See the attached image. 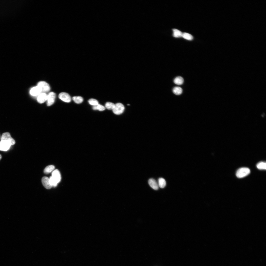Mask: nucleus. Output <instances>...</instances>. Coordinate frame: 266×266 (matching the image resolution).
<instances>
[{
	"mask_svg": "<svg viewBox=\"0 0 266 266\" xmlns=\"http://www.w3.org/2000/svg\"><path fill=\"white\" fill-rule=\"evenodd\" d=\"M257 166L260 170H266V163L264 162H260L257 164Z\"/></svg>",
	"mask_w": 266,
	"mask_h": 266,
	"instance_id": "obj_20",
	"label": "nucleus"
},
{
	"mask_svg": "<svg viewBox=\"0 0 266 266\" xmlns=\"http://www.w3.org/2000/svg\"><path fill=\"white\" fill-rule=\"evenodd\" d=\"M93 109L94 110H98L100 111H102L105 110L106 108L105 107L99 104L95 106H93Z\"/></svg>",
	"mask_w": 266,
	"mask_h": 266,
	"instance_id": "obj_18",
	"label": "nucleus"
},
{
	"mask_svg": "<svg viewBox=\"0 0 266 266\" xmlns=\"http://www.w3.org/2000/svg\"><path fill=\"white\" fill-rule=\"evenodd\" d=\"M58 97L61 100L66 103H70L71 100L70 95L66 92L61 93L59 94Z\"/></svg>",
	"mask_w": 266,
	"mask_h": 266,
	"instance_id": "obj_6",
	"label": "nucleus"
},
{
	"mask_svg": "<svg viewBox=\"0 0 266 266\" xmlns=\"http://www.w3.org/2000/svg\"><path fill=\"white\" fill-rule=\"evenodd\" d=\"M183 90L182 89L179 87H174L173 89V92L176 95H180L182 94V92Z\"/></svg>",
	"mask_w": 266,
	"mask_h": 266,
	"instance_id": "obj_19",
	"label": "nucleus"
},
{
	"mask_svg": "<svg viewBox=\"0 0 266 266\" xmlns=\"http://www.w3.org/2000/svg\"><path fill=\"white\" fill-rule=\"evenodd\" d=\"M49 179L50 183L52 187H55L57 186L58 183L52 176L50 177Z\"/></svg>",
	"mask_w": 266,
	"mask_h": 266,
	"instance_id": "obj_23",
	"label": "nucleus"
},
{
	"mask_svg": "<svg viewBox=\"0 0 266 266\" xmlns=\"http://www.w3.org/2000/svg\"><path fill=\"white\" fill-rule=\"evenodd\" d=\"M148 183L150 186L153 189L157 190L158 189V184L154 179H150L148 181Z\"/></svg>",
	"mask_w": 266,
	"mask_h": 266,
	"instance_id": "obj_12",
	"label": "nucleus"
},
{
	"mask_svg": "<svg viewBox=\"0 0 266 266\" xmlns=\"http://www.w3.org/2000/svg\"><path fill=\"white\" fill-rule=\"evenodd\" d=\"M37 86L40 89L42 92L43 93L48 92L50 90L49 85L45 81L39 82L37 84Z\"/></svg>",
	"mask_w": 266,
	"mask_h": 266,
	"instance_id": "obj_2",
	"label": "nucleus"
},
{
	"mask_svg": "<svg viewBox=\"0 0 266 266\" xmlns=\"http://www.w3.org/2000/svg\"><path fill=\"white\" fill-rule=\"evenodd\" d=\"M2 156H1V155L0 154V161L1 160V159L2 158Z\"/></svg>",
	"mask_w": 266,
	"mask_h": 266,
	"instance_id": "obj_25",
	"label": "nucleus"
},
{
	"mask_svg": "<svg viewBox=\"0 0 266 266\" xmlns=\"http://www.w3.org/2000/svg\"><path fill=\"white\" fill-rule=\"evenodd\" d=\"M184 80L183 78L181 76H178L176 77L174 80V82L176 84L180 85L183 84Z\"/></svg>",
	"mask_w": 266,
	"mask_h": 266,
	"instance_id": "obj_14",
	"label": "nucleus"
},
{
	"mask_svg": "<svg viewBox=\"0 0 266 266\" xmlns=\"http://www.w3.org/2000/svg\"><path fill=\"white\" fill-rule=\"evenodd\" d=\"M115 104L110 102H107L105 104V108L109 110H112L115 107Z\"/></svg>",
	"mask_w": 266,
	"mask_h": 266,
	"instance_id": "obj_22",
	"label": "nucleus"
},
{
	"mask_svg": "<svg viewBox=\"0 0 266 266\" xmlns=\"http://www.w3.org/2000/svg\"><path fill=\"white\" fill-rule=\"evenodd\" d=\"M125 109V108L123 105L121 103H118L115 104V107L112 110L114 114L119 115L123 113Z\"/></svg>",
	"mask_w": 266,
	"mask_h": 266,
	"instance_id": "obj_3",
	"label": "nucleus"
},
{
	"mask_svg": "<svg viewBox=\"0 0 266 266\" xmlns=\"http://www.w3.org/2000/svg\"><path fill=\"white\" fill-rule=\"evenodd\" d=\"M250 172V171L249 168L246 167L242 168L237 171L236 175L238 178H242L248 175Z\"/></svg>",
	"mask_w": 266,
	"mask_h": 266,
	"instance_id": "obj_1",
	"label": "nucleus"
},
{
	"mask_svg": "<svg viewBox=\"0 0 266 266\" xmlns=\"http://www.w3.org/2000/svg\"><path fill=\"white\" fill-rule=\"evenodd\" d=\"M182 37L187 40H191L193 39V37L191 34L186 33H184L183 34Z\"/></svg>",
	"mask_w": 266,
	"mask_h": 266,
	"instance_id": "obj_21",
	"label": "nucleus"
},
{
	"mask_svg": "<svg viewBox=\"0 0 266 266\" xmlns=\"http://www.w3.org/2000/svg\"><path fill=\"white\" fill-rule=\"evenodd\" d=\"M55 169V167L53 165H50L47 166L44 170V173L45 174H48L53 171Z\"/></svg>",
	"mask_w": 266,
	"mask_h": 266,
	"instance_id": "obj_15",
	"label": "nucleus"
},
{
	"mask_svg": "<svg viewBox=\"0 0 266 266\" xmlns=\"http://www.w3.org/2000/svg\"><path fill=\"white\" fill-rule=\"evenodd\" d=\"M73 99L75 103L77 104H80L83 101V98L80 96H75L73 98Z\"/></svg>",
	"mask_w": 266,
	"mask_h": 266,
	"instance_id": "obj_16",
	"label": "nucleus"
},
{
	"mask_svg": "<svg viewBox=\"0 0 266 266\" xmlns=\"http://www.w3.org/2000/svg\"><path fill=\"white\" fill-rule=\"evenodd\" d=\"M56 97V94L53 92H51L48 95L47 105L50 106L54 104Z\"/></svg>",
	"mask_w": 266,
	"mask_h": 266,
	"instance_id": "obj_5",
	"label": "nucleus"
},
{
	"mask_svg": "<svg viewBox=\"0 0 266 266\" xmlns=\"http://www.w3.org/2000/svg\"><path fill=\"white\" fill-rule=\"evenodd\" d=\"M158 184L159 187L161 188H164L165 187L166 185V181L163 178H160L158 180Z\"/></svg>",
	"mask_w": 266,
	"mask_h": 266,
	"instance_id": "obj_13",
	"label": "nucleus"
},
{
	"mask_svg": "<svg viewBox=\"0 0 266 266\" xmlns=\"http://www.w3.org/2000/svg\"><path fill=\"white\" fill-rule=\"evenodd\" d=\"M173 36L175 37H182L183 33L179 30L174 29L173 30Z\"/></svg>",
	"mask_w": 266,
	"mask_h": 266,
	"instance_id": "obj_17",
	"label": "nucleus"
},
{
	"mask_svg": "<svg viewBox=\"0 0 266 266\" xmlns=\"http://www.w3.org/2000/svg\"><path fill=\"white\" fill-rule=\"evenodd\" d=\"M1 140L7 141L10 143L11 146L14 145L15 143L14 140L11 137L10 134L8 132L3 134L1 138Z\"/></svg>",
	"mask_w": 266,
	"mask_h": 266,
	"instance_id": "obj_4",
	"label": "nucleus"
},
{
	"mask_svg": "<svg viewBox=\"0 0 266 266\" xmlns=\"http://www.w3.org/2000/svg\"><path fill=\"white\" fill-rule=\"evenodd\" d=\"M89 103L93 106H95L99 104V102L96 100L94 99H91L88 101Z\"/></svg>",
	"mask_w": 266,
	"mask_h": 266,
	"instance_id": "obj_24",
	"label": "nucleus"
},
{
	"mask_svg": "<svg viewBox=\"0 0 266 266\" xmlns=\"http://www.w3.org/2000/svg\"><path fill=\"white\" fill-rule=\"evenodd\" d=\"M11 146L9 142L5 140L0 141V150L6 151L8 150Z\"/></svg>",
	"mask_w": 266,
	"mask_h": 266,
	"instance_id": "obj_7",
	"label": "nucleus"
},
{
	"mask_svg": "<svg viewBox=\"0 0 266 266\" xmlns=\"http://www.w3.org/2000/svg\"><path fill=\"white\" fill-rule=\"evenodd\" d=\"M42 182L43 185L46 189H49L52 187L50 183L49 178L48 177H43L42 179Z\"/></svg>",
	"mask_w": 266,
	"mask_h": 266,
	"instance_id": "obj_11",
	"label": "nucleus"
},
{
	"mask_svg": "<svg viewBox=\"0 0 266 266\" xmlns=\"http://www.w3.org/2000/svg\"><path fill=\"white\" fill-rule=\"evenodd\" d=\"M48 95L44 93H41L38 96L37 98V100L38 103L40 104H43L47 100Z\"/></svg>",
	"mask_w": 266,
	"mask_h": 266,
	"instance_id": "obj_8",
	"label": "nucleus"
},
{
	"mask_svg": "<svg viewBox=\"0 0 266 266\" xmlns=\"http://www.w3.org/2000/svg\"><path fill=\"white\" fill-rule=\"evenodd\" d=\"M41 92V91L37 86L32 88L30 91V94L34 96H38Z\"/></svg>",
	"mask_w": 266,
	"mask_h": 266,
	"instance_id": "obj_10",
	"label": "nucleus"
},
{
	"mask_svg": "<svg viewBox=\"0 0 266 266\" xmlns=\"http://www.w3.org/2000/svg\"><path fill=\"white\" fill-rule=\"evenodd\" d=\"M52 176L58 183L61 181V176L60 173L59 171L56 169L54 170L52 173Z\"/></svg>",
	"mask_w": 266,
	"mask_h": 266,
	"instance_id": "obj_9",
	"label": "nucleus"
}]
</instances>
